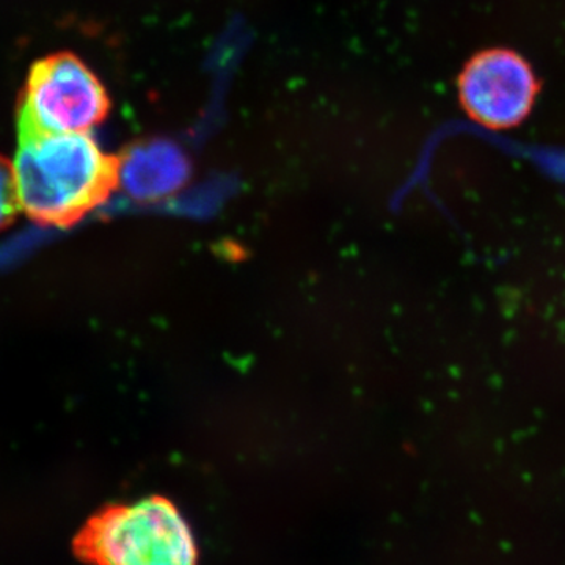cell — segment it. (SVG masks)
Masks as SVG:
<instances>
[{
  "instance_id": "8992f818",
  "label": "cell",
  "mask_w": 565,
  "mask_h": 565,
  "mask_svg": "<svg viewBox=\"0 0 565 565\" xmlns=\"http://www.w3.org/2000/svg\"><path fill=\"white\" fill-rule=\"evenodd\" d=\"M21 211L14 181L13 163L0 156V230L6 228Z\"/></svg>"
},
{
  "instance_id": "5b68a950",
  "label": "cell",
  "mask_w": 565,
  "mask_h": 565,
  "mask_svg": "<svg viewBox=\"0 0 565 565\" xmlns=\"http://www.w3.org/2000/svg\"><path fill=\"white\" fill-rule=\"evenodd\" d=\"M185 178L188 162L184 156L167 141L137 145L120 161V182L137 200L169 195L180 188Z\"/></svg>"
},
{
  "instance_id": "277c9868",
  "label": "cell",
  "mask_w": 565,
  "mask_h": 565,
  "mask_svg": "<svg viewBox=\"0 0 565 565\" xmlns=\"http://www.w3.org/2000/svg\"><path fill=\"white\" fill-rule=\"evenodd\" d=\"M539 85L533 70L511 51H486L468 62L460 74L463 109L487 128L520 125L533 107Z\"/></svg>"
},
{
  "instance_id": "3957f363",
  "label": "cell",
  "mask_w": 565,
  "mask_h": 565,
  "mask_svg": "<svg viewBox=\"0 0 565 565\" xmlns=\"http://www.w3.org/2000/svg\"><path fill=\"white\" fill-rule=\"evenodd\" d=\"M109 110V95L96 74L76 55L58 52L32 66L18 107V134L25 139L88 132Z\"/></svg>"
},
{
  "instance_id": "7a4b0ae2",
  "label": "cell",
  "mask_w": 565,
  "mask_h": 565,
  "mask_svg": "<svg viewBox=\"0 0 565 565\" xmlns=\"http://www.w3.org/2000/svg\"><path fill=\"white\" fill-rule=\"evenodd\" d=\"M74 553L92 565H196L191 527L159 497L110 505L92 516L74 539Z\"/></svg>"
},
{
  "instance_id": "6da1fadb",
  "label": "cell",
  "mask_w": 565,
  "mask_h": 565,
  "mask_svg": "<svg viewBox=\"0 0 565 565\" xmlns=\"http://www.w3.org/2000/svg\"><path fill=\"white\" fill-rule=\"evenodd\" d=\"M13 170L21 211L44 226L74 225L120 184V161L88 132L20 139Z\"/></svg>"
}]
</instances>
